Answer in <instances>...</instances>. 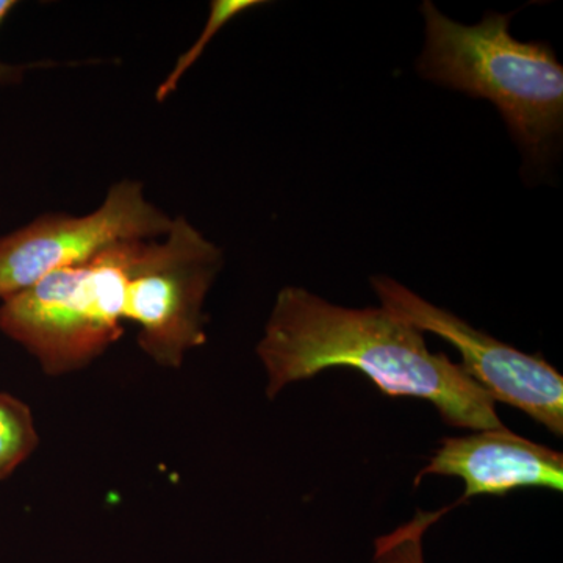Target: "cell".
I'll return each mask as SVG.
<instances>
[{
  "label": "cell",
  "mask_w": 563,
  "mask_h": 563,
  "mask_svg": "<svg viewBox=\"0 0 563 563\" xmlns=\"http://www.w3.org/2000/svg\"><path fill=\"white\" fill-rule=\"evenodd\" d=\"M255 351L268 376L269 399L324 369L350 366L384 395L433 404L454 428H504L492 396L462 365L432 354L421 331L384 307L347 309L306 288H282Z\"/></svg>",
  "instance_id": "obj_1"
},
{
  "label": "cell",
  "mask_w": 563,
  "mask_h": 563,
  "mask_svg": "<svg viewBox=\"0 0 563 563\" xmlns=\"http://www.w3.org/2000/svg\"><path fill=\"white\" fill-rule=\"evenodd\" d=\"M426 44L417 69L422 79L487 99L533 162L547 161L563 128V66L547 43L510 35L512 14L488 11L476 25L421 5Z\"/></svg>",
  "instance_id": "obj_2"
},
{
  "label": "cell",
  "mask_w": 563,
  "mask_h": 563,
  "mask_svg": "<svg viewBox=\"0 0 563 563\" xmlns=\"http://www.w3.org/2000/svg\"><path fill=\"white\" fill-rule=\"evenodd\" d=\"M136 243L117 244L5 299L0 306V331L31 352L49 376L87 368L124 332Z\"/></svg>",
  "instance_id": "obj_3"
},
{
  "label": "cell",
  "mask_w": 563,
  "mask_h": 563,
  "mask_svg": "<svg viewBox=\"0 0 563 563\" xmlns=\"http://www.w3.org/2000/svg\"><path fill=\"white\" fill-rule=\"evenodd\" d=\"M224 254L185 217L163 239L136 243L129 268L124 320L139 325L140 350L157 365L180 368L207 343V295Z\"/></svg>",
  "instance_id": "obj_4"
},
{
  "label": "cell",
  "mask_w": 563,
  "mask_h": 563,
  "mask_svg": "<svg viewBox=\"0 0 563 563\" xmlns=\"http://www.w3.org/2000/svg\"><path fill=\"white\" fill-rule=\"evenodd\" d=\"M172 225L173 218L146 198L141 181H117L91 213L43 214L0 236V299L5 301L47 274L91 261L117 244L163 239Z\"/></svg>",
  "instance_id": "obj_5"
},
{
  "label": "cell",
  "mask_w": 563,
  "mask_h": 563,
  "mask_svg": "<svg viewBox=\"0 0 563 563\" xmlns=\"http://www.w3.org/2000/svg\"><path fill=\"white\" fill-rule=\"evenodd\" d=\"M384 309L461 352L462 368L493 401L509 404L554 435L563 433V377L544 358L515 350L387 276L372 277Z\"/></svg>",
  "instance_id": "obj_6"
},
{
  "label": "cell",
  "mask_w": 563,
  "mask_h": 563,
  "mask_svg": "<svg viewBox=\"0 0 563 563\" xmlns=\"http://www.w3.org/2000/svg\"><path fill=\"white\" fill-rule=\"evenodd\" d=\"M459 477L465 484L461 503L474 496H504L518 488L562 492L563 455L517 433L485 429L440 442L431 462L415 477Z\"/></svg>",
  "instance_id": "obj_7"
},
{
  "label": "cell",
  "mask_w": 563,
  "mask_h": 563,
  "mask_svg": "<svg viewBox=\"0 0 563 563\" xmlns=\"http://www.w3.org/2000/svg\"><path fill=\"white\" fill-rule=\"evenodd\" d=\"M38 444L31 407L16 396L0 391V481L16 472Z\"/></svg>",
  "instance_id": "obj_8"
},
{
  "label": "cell",
  "mask_w": 563,
  "mask_h": 563,
  "mask_svg": "<svg viewBox=\"0 0 563 563\" xmlns=\"http://www.w3.org/2000/svg\"><path fill=\"white\" fill-rule=\"evenodd\" d=\"M263 2L257 0H213L210 3V16L206 22V27L195 44L177 58L176 65L173 66L172 73L165 77V80L158 85L155 90V101L165 102L169 96L179 87V81L188 69L201 58L202 52L206 51L207 44L217 36V33L232 21L233 18L244 13L246 10L254 9V7L262 5Z\"/></svg>",
  "instance_id": "obj_9"
},
{
  "label": "cell",
  "mask_w": 563,
  "mask_h": 563,
  "mask_svg": "<svg viewBox=\"0 0 563 563\" xmlns=\"http://www.w3.org/2000/svg\"><path fill=\"white\" fill-rule=\"evenodd\" d=\"M446 512V510H444ZM418 512L410 523L376 540L374 563H424L421 540L424 532L444 514Z\"/></svg>",
  "instance_id": "obj_10"
},
{
  "label": "cell",
  "mask_w": 563,
  "mask_h": 563,
  "mask_svg": "<svg viewBox=\"0 0 563 563\" xmlns=\"http://www.w3.org/2000/svg\"><path fill=\"white\" fill-rule=\"evenodd\" d=\"M16 5L18 2L14 0H0V27ZM25 69H27L25 66L7 65V63L0 62V85L20 84Z\"/></svg>",
  "instance_id": "obj_11"
}]
</instances>
